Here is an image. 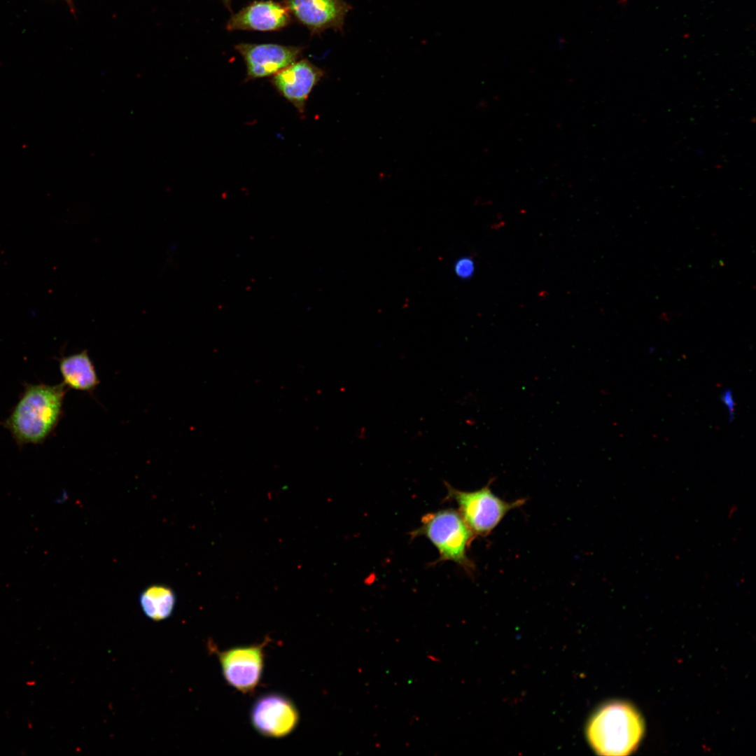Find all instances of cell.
Masks as SVG:
<instances>
[{
  "mask_svg": "<svg viewBox=\"0 0 756 756\" xmlns=\"http://www.w3.org/2000/svg\"><path fill=\"white\" fill-rule=\"evenodd\" d=\"M63 384H27L3 425L18 444H41L57 426L66 393Z\"/></svg>",
  "mask_w": 756,
  "mask_h": 756,
  "instance_id": "obj_1",
  "label": "cell"
},
{
  "mask_svg": "<svg viewBox=\"0 0 756 756\" xmlns=\"http://www.w3.org/2000/svg\"><path fill=\"white\" fill-rule=\"evenodd\" d=\"M643 734L641 715L624 701H611L599 707L586 727L589 744L597 754L606 756L631 754L638 748Z\"/></svg>",
  "mask_w": 756,
  "mask_h": 756,
  "instance_id": "obj_2",
  "label": "cell"
},
{
  "mask_svg": "<svg viewBox=\"0 0 756 756\" xmlns=\"http://www.w3.org/2000/svg\"><path fill=\"white\" fill-rule=\"evenodd\" d=\"M412 534L427 538L437 548L440 561H451L468 572L474 568L467 550L475 534L458 512L445 509L426 514Z\"/></svg>",
  "mask_w": 756,
  "mask_h": 756,
  "instance_id": "obj_3",
  "label": "cell"
},
{
  "mask_svg": "<svg viewBox=\"0 0 756 756\" xmlns=\"http://www.w3.org/2000/svg\"><path fill=\"white\" fill-rule=\"evenodd\" d=\"M466 491L454 488L445 482L447 498L454 500L458 512L475 536H486L493 530L505 514L524 504V499L507 502L496 496L489 487Z\"/></svg>",
  "mask_w": 756,
  "mask_h": 756,
  "instance_id": "obj_4",
  "label": "cell"
},
{
  "mask_svg": "<svg viewBox=\"0 0 756 756\" xmlns=\"http://www.w3.org/2000/svg\"><path fill=\"white\" fill-rule=\"evenodd\" d=\"M267 643V639L261 643L223 651L215 648L226 682L244 694L253 692L262 677Z\"/></svg>",
  "mask_w": 756,
  "mask_h": 756,
  "instance_id": "obj_5",
  "label": "cell"
},
{
  "mask_svg": "<svg viewBox=\"0 0 756 756\" xmlns=\"http://www.w3.org/2000/svg\"><path fill=\"white\" fill-rule=\"evenodd\" d=\"M251 722L256 732L266 737L279 738L291 734L300 722V713L295 704L286 696L267 693L253 703Z\"/></svg>",
  "mask_w": 756,
  "mask_h": 756,
  "instance_id": "obj_6",
  "label": "cell"
},
{
  "mask_svg": "<svg viewBox=\"0 0 756 756\" xmlns=\"http://www.w3.org/2000/svg\"><path fill=\"white\" fill-rule=\"evenodd\" d=\"M235 48L245 61L248 80L276 74L295 62L302 50L299 47L277 44L241 43Z\"/></svg>",
  "mask_w": 756,
  "mask_h": 756,
  "instance_id": "obj_7",
  "label": "cell"
},
{
  "mask_svg": "<svg viewBox=\"0 0 756 756\" xmlns=\"http://www.w3.org/2000/svg\"><path fill=\"white\" fill-rule=\"evenodd\" d=\"M323 75L321 69L304 59L274 74L272 82L279 94L302 113L310 92Z\"/></svg>",
  "mask_w": 756,
  "mask_h": 756,
  "instance_id": "obj_8",
  "label": "cell"
},
{
  "mask_svg": "<svg viewBox=\"0 0 756 756\" xmlns=\"http://www.w3.org/2000/svg\"><path fill=\"white\" fill-rule=\"evenodd\" d=\"M295 16L314 32L341 30L351 6L343 0H288Z\"/></svg>",
  "mask_w": 756,
  "mask_h": 756,
  "instance_id": "obj_9",
  "label": "cell"
},
{
  "mask_svg": "<svg viewBox=\"0 0 756 756\" xmlns=\"http://www.w3.org/2000/svg\"><path fill=\"white\" fill-rule=\"evenodd\" d=\"M289 21L288 10L285 6L272 1H256L234 15L227 29L274 31L283 28Z\"/></svg>",
  "mask_w": 756,
  "mask_h": 756,
  "instance_id": "obj_10",
  "label": "cell"
},
{
  "mask_svg": "<svg viewBox=\"0 0 756 756\" xmlns=\"http://www.w3.org/2000/svg\"><path fill=\"white\" fill-rule=\"evenodd\" d=\"M59 369L62 383L69 388L92 392L99 384L94 364L86 350L62 356L59 359Z\"/></svg>",
  "mask_w": 756,
  "mask_h": 756,
  "instance_id": "obj_11",
  "label": "cell"
},
{
  "mask_svg": "<svg viewBox=\"0 0 756 756\" xmlns=\"http://www.w3.org/2000/svg\"><path fill=\"white\" fill-rule=\"evenodd\" d=\"M139 601L146 617L152 621L160 622L173 614L176 596L172 588L164 584H154L141 592Z\"/></svg>",
  "mask_w": 756,
  "mask_h": 756,
  "instance_id": "obj_12",
  "label": "cell"
},
{
  "mask_svg": "<svg viewBox=\"0 0 756 756\" xmlns=\"http://www.w3.org/2000/svg\"><path fill=\"white\" fill-rule=\"evenodd\" d=\"M454 272L459 278L468 279L475 272V263L469 257L461 258L454 265Z\"/></svg>",
  "mask_w": 756,
  "mask_h": 756,
  "instance_id": "obj_13",
  "label": "cell"
},
{
  "mask_svg": "<svg viewBox=\"0 0 756 756\" xmlns=\"http://www.w3.org/2000/svg\"><path fill=\"white\" fill-rule=\"evenodd\" d=\"M722 398L724 402L727 405L728 409L729 410V412L731 411L732 412L734 403L732 393L728 391H725L722 396Z\"/></svg>",
  "mask_w": 756,
  "mask_h": 756,
  "instance_id": "obj_14",
  "label": "cell"
},
{
  "mask_svg": "<svg viewBox=\"0 0 756 756\" xmlns=\"http://www.w3.org/2000/svg\"><path fill=\"white\" fill-rule=\"evenodd\" d=\"M66 1L68 2V3H69V4H70V5H71V0H66Z\"/></svg>",
  "mask_w": 756,
  "mask_h": 756,
  "instance_id": "obj_15",
  "label": "cell"
},
{
  "mask_svg": "<svg viewBox=\"0 0 756 756\" xmlns=\"http://www.w3.org/2000/svg\"><path fill=\"white\" fill-rule=\"evenodd\" d=\"M229 1V0H225V1H226V2H227V1Z\"/></svg>",
  "mask_w": 756,
  "mask_h": 756,
  "instance_id": "obj_16",
  "label": "cell"
}]
</instances>
